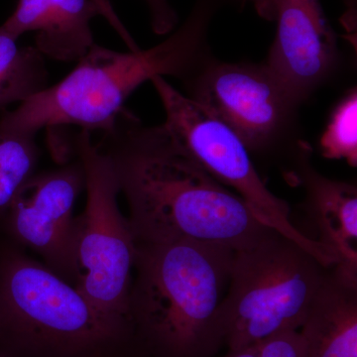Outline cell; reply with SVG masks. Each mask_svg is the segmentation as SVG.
Instances as JSON below:
<instances>
[{
  "mask_svg": "<svg viewBox=\"0 0 357 357\" xmlns=\"http://www.w3.org/2000/svg\"><path fill=\"white\" fill-rule=\"evenodd\" d=\"M17 40L0 26V110L47 88L44 56L35 46L20 47Z\"/></svg>",
  "mask_w": 357,
  "mask_h": 357,
  "instance_id": "cell-14",
  "label": "cell"
},
{
  "mask_svg": "<svg viewBox=\"0 0 357 357\" xmlns=\"http://www.w3.org/2000/svg\"><path fill=\"white\" fill-rule=\"evenodd\" d=\"M213 7L211 0H199L177 31L147 50L117 52L93 44L62 81L13 112L4 110L0 130L29 136L65 126L89 132L107 130L141 84L157 76L182 77L191 70L203 46Z\"/></svg>",
  "mask_w": 357,
  "mask_h": 357,
  "instance_id": "cell-3",
  "label": "cell"
},
{
  "mask_svg": "<svg viewBox=\"0 0 357 357\" xmlns=\"http://www.w3.org/2000/svg\"><path fill=\"white\" fill-rule=\"evenodd\" d=\"M328 269L274 229L237 249L218 312L223 345L236 351L276 333L299 332Z\"/></svg>",
  "mask_w": 357,
  "mask_h": 357,
  "instance_id": "cell-5",
  "label": "cell"
},
{
  "mask_svg": "<svg viewBox=\"0 0 357 357\" xmlns=\"http://www.w3.org/2000/svg\"><path fill=\"white\" fill-rule=\"evenodd\" d=\"M96 143L114 164L136 243L196 241L237 250L272 229L183 154L162 126H143L124 109Z\"/></svg>",
  "mask_w": 357,
  "mask_h": 357,
  "instance_id": "cell-1",
  "label": "cell"
},
{
  "mask_svg": "<svg viewBox=\"0 0 357 357\" xmlns=\"http://www.w3.org/2000/svg\"><path fill=\"white\" fill-rule=\"evenodd\" d=\"M151 13L152 28L159 35H165L177 24V14L168 0H145Z\"/></svg>",
  "mask_w": 357,
  "mask_h": 357,
  "instance_id": "cell-18",
  "label": "cell"
},
{
  "mask_svg": "<svg viewBox=\"0 0 357 357\" xmlns=\"http://www.w3.org/2000/svg\"><path fill=\"white\" fill-rule=\"evenodd\" d=\"M86 175V204L79 218V277L76 288L100 312L121 325L129 321L136 243L119 210V180L112 160L88 130L74 141Z\"/></svg>",
  "mask_w": 357,
  "mask_h": 357,
  "instance_id": "cell-6",
  "label": "cell"
},
{
  "mask_svg": "<svg viewBox=\"0 0 357 357\" xmlns=\"http://www.w3.org/2000/svg\"><path fill=\"white\" fill-rule=\"evenodd\" d=\"M258 15L264 20L273 21L275 18V0H250Z\"/></svg>",
  "mask_w": 357,
  "mask_h": 357,
  "instance_id": "cell-19",
  "label": "cell"
},
{
  "mask_svg": "<svg viewBox=\"0 0 357 357\" xmlns=\"http://www.w3.org/2000/svg\"><path fill=\"white\" fill-rule=\"evenodd\" d=\"M192 98L231 128L248 150L267 146L295 105L266 65L215 66L199 79Z\"/></svg>",
  "mask_w": 357,
  "mask_h": 357,
  "instance_id": "cell-9",
  "label": "cell"
},
{
  "mask_svg": "<svg viewBox=\"0 0 357 357\" xmlns=\"http://www.w3.org/2000/svg\"><path fill=\"white\" fill-rule=\"evenodd\" d=\"M93 1L100 7L102 15L107 17V20H109L112 25L119 23V20L117 18L116 14L114 13L112 6H110L109 0H93Z\"/></svg>",
  "mask_w": 357,
  "mask_h": 357,
  "instance_id": "cell-20",
  "label": "cell"
},
{
  "mask_svg": "<svg viewBox=\"0 0 357 357\" xmlns=\"http://www.w3.org/2000/svg\"><path fill=\"white\" fill-rule=\"evenodd\" d=\"M84 188V167L77 158L34 174L4 213L14 241L38 253L49 269L74 286L79 277V218L74 208Z\"/></svg>",
  "mask_w": 357,
  "mask_h": 357,
  "instance_id": "cell-8",
  "label": "cell"
},
{
  "mask_svg": "<svg viewBox=\"0 0 357 357\" xmlns=\"http://www.w3.org/2000/svg\"><path fill=\"white\" fill-rule=\"evenodd\" d=\"M128 333L46 265L13 246L0 250V354L79 357Z\"/></svg>",
  "mask_w": 357,
  "mask_h": 357,
  "instance_id": "cell-4",
  "label": "cell"
},
{
  "mask_svg": "<svg viewBox=\"0 0 357 357\" xmlns=\"http://www.w3.org/2000/svg\"><path fill=\"white\" fill-rule=\"evenodd\" d=\"M222 357H307L303 338L297 331L276 333L271 337L229 351Z\"/></svg>",
  "mask_w": 357,
  "mask_h": 357,
  "instance_id": "cell-16",
  "label": "cell"
},
{
  "mask_svg": "<svg viewBox=\"0 0 357 357\" xmlns=\"http://www.w3.org/2000/svg\"><path fill=\"white\" fill-rule=\"evenodd\" d=\"M236 249L196 241L136 243L129 321L157 357H215Z\"/></svg>",
  "mask_w": 357,
  "mask_h": 357,
  "instance_id": "cell-2",
  "label": "cell"
},
{
  "mask_svg": "<svg viewBox=\"0 0 357 357\" xmlns=\"http://www.w3.org/2000/svg\"><path fill=\"white\" fill-rule=\"evenodd\" d=\"M299 333L307 357H357V285L330 268Z\"/></svg>",
  "mask_w": 357,
  "mask_h": 357,
  "instance_id": "cell-12",
  "label": "cell"
},
{
  "mask_svg": "<svg viewBox=\"0 0 357 357\" xmlns=\"http://www.w3.org/2000/svg\"><path fill=\"white\" fill-rule=\"evenodd\" d=\"M0 357H10V356H3V354H0Z\"/></svg>",
  "mask_w": 357,
  "mask_h": 357,
  "instance_id": "cell-22",
  "label": "cell"
},
{
  "mask_svg": "<svg viewBox=\"0 0 357 357\" xmlns=\"http://www.w3.org/2000/svg\"><path fill=\"white\" fill-rule=\"evenodd\" d=\"M50 0H20L13 15L1 25L16 39L27 32L43 34L51 22Z\"/></svg>",
  "mask_w": 357,
  "mask_h": 357,
  "instance_id": "cell-17",
  "label": "cell"
},
{
  "mask_svg": "<svg viewBox=\"0 0 357 357\" xmlns=\"http://www.w3.org/2000/svg\"><path fill=\"white\" fill-rule=\"evenodd\" d=\"M300 183L306 192L305 210L317 241L333 258V269L357 285V190L356 185L324 177L303 160Z\"/></svg>",
  "mask_w": 357,
  "mask_h": 357,
  "instance_id": "cell-11",
  "label": "cell"
},
{
  "mask_svg": "<svg viewBox=\"0 0 357 357\" xmlns=\"http://www.w3.org/2000/svg\"><path fill=\"white\" fill-rule=\"evenodd\" d=\"M48 30L37 35L36 47L42 55L61 62H77L95 44L91 21L102 10L93 0H50Z\"/></svg>",
  "mask_w": 357,
  "mask_h": 357,
  "instance_id": "cell-13",
  "label": "cell"
},
{
  "mask_svg": "<svg viewBox=\"0 0 357 357\" xmlns=\"http://www.w3.org/2000/svg\"><path fill=\"white\" fill-rule=\"evenodd\" d=\"M0 190H1V166H0ZM0 215H1V208H0Z\"/></svg>",
  "mask_w": 357,
  "mask_h": 357,
  "instance_id": "cell-21",
  "label": "cell"
},
{
  "mask_svg": "<svg viewBox=\"0 0 357 357\" xmlns=\"http://www.w3.org/2000/svg\"><path fill=\"white\" fill-rule=\"evenodd\" d=\"M274 21L266 66L297 105L330 74L337 38L319 0H275Z\"/></svg>",
  "mask_w": 357,
  "mask_h": 357,
  "instance_id": "cell-10",
  "label": "cell"
},
{
  "mask_svg": "<svg viewBox=\"0 0 357 357\" xmlns=\"http://www.w3.org/2000/svg\"><path fill=\"white\" fill-rule=\"evenodd\" d=\"M151 82L165 110L162 128L173 144L220 184L231 188L263 225L299 244L324 266L333 267L335 262L325 249L291 222L289 204L268 189L239 136L164 77Z\"/></svg>",
  "mask_w": 357,
  "mask_h": 357,
  "instance_id": "cell-7",
  "label": "cell"
},
{
  "mask_svg": "<svg viewBox=\"0 0 357 357\" xmlns=\"http://www.w3.org/2000/svg\"><path fill=\"white\" fill-rule=\"evenodd\" d=\"M319 145L325 158L344 160L349 165L357 166L356 89L338 103Z\"/></svg>",
  "mask_w": 357,
  "mask_h": 357,
  "instance_id": "cell-15",
  "label": "cell"
}]
</instances>
